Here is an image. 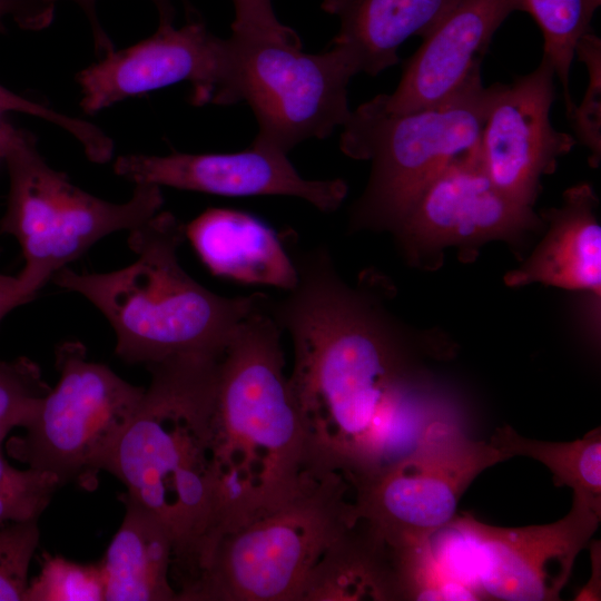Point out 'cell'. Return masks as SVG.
Instances as JSON below:
<instances>
[{"label": "cell", "mask_w": 601, "mask_h": 601, "mask_svg": "<svg viewBox=\"0 0 601 601\" xmlns=\"http://www.w3.org/2000/svg\"><path fill=\"white\" fill-rule=\"evenodd\" d=\"M292 258L297 283L283 298L268 297L267 311L293 341L288 380L312 469L353 484L459 413L376 296L341 278L327 247Z\"/></svg>", "instance_id": "6da1fadb"}, {"label": "cell", "mask_w": 601, "mask_h": 601, "mask_svg": "<svg viewBox=\"0 0 601 601\" xmlns=\"http://www.w3.org/2000/svg\"><path fill=\"white\" fill-rule=\"evenodd\" d=\"M219 359L183 356L147 367L150 384L106 469L168 531L178 601L223 535L214 420Z\"/></svg>", "instance_id": "7a4b0ae2"}, {"label": "cell", "mask_w": 601, "mask_h": 601, "mask_svg": "<svg viewBox=\"0 0 601 601\" xmlns=\"http://www.w3.org/2000/svg\"><path fill=\"white\" fill-rule=\"evenodd\" d=\"M259 308L218 363L214 420L223 536L282 506L315 475L305 424L285 375L282 329Z\"/></svg>", "instance_id": "3957f363"}, {"label": "cell", "mask_w": 601, "mask_h": 601, "mask_svg": "<svg viewBox=\"0 0 601 601\" xmlns=\"http://www.w3.org/2000/svg\"><path fill=\"white\" fill-rule=\"evenodd\" d=\"M185 225L160 210L129 231L136 259L105 273L65 267L51 282L88 299L116 335V355L149 367L183 356L220 357L238 325L259 308L264 294L225 297L181 267Z\"/></svg>", "instance_id": "277c9868"}, {"label": "cell", "mask_w": 601, "mask_h": 601, "mask_svg": "<svg viewBox=\"0 0 601 601\" xmlns=\"http://www.w3.org/2000/svg\"><path fill=\"white\" fill-rule=\"evenodd\" d=\"M495 88L484 87L477 70L453 96L428 108L392 112L374 97L351 111L339 147L348 157L372 161L367 187L352 211L354 228L393 230L432 177L475 149Z\"/></svg>", "instance_id": "5b68a950"}, {"label": "cell", "mask_w": 601, "mask_h": 601, "mask_svg": "<svg viewBox=\"0 0 601 601\" xmlns=\"http://www.w3.org/2000/svg\"><path fill=\"white\" fill-rule=\"evenodd\" d=\"M0 158L9 176L0 233L18 242L24 265L17 277L33 297L97 242L116 231L129 233L164 204L160 187L150 184L135 185L125 203L82 190L47 164L30 132L6 121L0 122Z\"/></svg>", "instance_id": "8992f818"}, {"label": "cell", "mask_w": 601, "mask_h": 601, "mask_svg": "<svg viewBox=\"0 0 601 601\" xmlns=\"http://www.w3.org/2000/svg\"><path fill=\"white\" fill-rule=\"evenodd\" d=\"M351 483L316 474L288 502L223 536L179 601H302L319 558L357 519Z\"/></svg>", "instance_id": "52a82bcc"}, {"label": "cell", "mask_w": 601, "mask_h": 601, "mask_svg": "<svg viewBox=\"0 0 601 601\" xmlns=\"http://www.w3.org/2000/svg\"><path fill=\"white\" fill-rule=\"evenodd\" d=\"M56 366V386L41 401L26 433L7 442V452L28 467L52 474L60 486L72 483L93 491L145 388L88 359L79 341L57 347Z\"/></svg>", "instance_id": "ba28073f"}, {"label": "cell", "mask_w": 601, "mask_h": 601, "mask_svg": "<svg viewBox=\"0 0 601 601\" xmlns=\"http://www.w3.org/2000/svg\"><path fill=\"white\" fill-rule=\"evenodd\" d=\"M228 42L223 105L250 107L258 125L253 144L287 155L347 121V86L359 70L346 48L331 45L322 53H305L302 45L233 36Z\"/></svg>", "instance_id": "9c48e42d"}, {"label": "cell", "mask_w": 601, "mask_h": 601, "mask_svg": "<svg viewBox=\"0 0 601 601\" xmlns=\"http://www.w3.org/2000/svg\"><path fill=\"white\" fill-rule=\"evenodd\" d=\"M506 460L461 418L437 422L407 454L352 484L357 515L392 548L422 543L453 521L477 475Z\"/></svg>", "instance_id": "30bf717a"}, {"label": "cell", "mask_w": 601, "mask_h": 601, "mask_svg": "<svg viewBox=\"0 0 601 601\" xmlns=\"http://www.w3.org/2000/svg\"><path fill=\"white\" fill-rule=\"evenodd\" d=\"M600 519L601 510L573 493L570 511L550 524L501 528L463 513L449 525L459 533L481 600L554 601Z\"/></svg>", "instance_id": "8fae6325"}, {"label": "cell", "mask_w": 601, "mask_h": 601, "mask_svg": "<svg viewBox=\"0 0 601 601\" xmlns=\"http://www.w3.org/2000/svg\"><path fill=\"white\" fill-rule=\"evenodd\" d=\"M229 63L228 38L208 30L193 8L187 21H159L150 37L112 49L76 75L80 107L96 114L128 98L180 82L193 86V102L221 105Z\"/></svg>", "instance_id": "7c38bea8"}, {"label": "cell", "mask_w": 601, "mask_h": 601, "mask_svg": "<svg viewBox=\"0 0 601 601\" xmlns=\"http://www.w3.org/2000/svg\"><path fill=\"white\" fill-rule=\"evenodd\" d=\"M540 224L532 207L512 200L492 183L476 147L421 188L393 231L408 253H420L516 238Z\"/></svg>", "instance_id": "4fadbf2b"}, {"label": "cell", "mask_w": 601, "mask_h": 601, "mask_svg": "<svg viewBox=\"0 0 601 601\" xmlns=\"http://www.w3.org/2000/svg\"><path fill=\"white\" fill-rule=\"evenodd\" d=\"M555 72L542 57L530 73L510 85L496 83L477 145L492 183L512 200L533 207L542 176L551 174L577 139L554 129L550 110Z\"/></svg>", "instance_id": "5bb4252c"}, {"label": "cell", "mask_w": 601, "mask_h": 601, "mask_svg": "<svg viewBox=\"0 0 601 601\" xmlns=\"http://www.w3.org/2000/svg\"><path fill=\"white\" fill-rule=\"evenodd\" d=\"M114 171L135 185L150 184L219 196H290L318 210H336L347 194L342 179L308 180L287 155L255 144L228 154H127L114 162Z\"/></svg>", "instance_id": "9a60e30c"}, {"label": "cell", "mask_w": 601, "mask_h": 601, "mask_svg": "<svg viewBox=\"0 0 601 601\" xmlns=\"http://www.w3.org/2000/svg\"><path fill=\"white\" fill-rule=\"evenodd\" d=\"M514 11H523L522 0H459L408 59L395 91L376 96L382 106L408 112L449 99L481 70L493 35Z\"/></svg>", "instance_id": "2e32d148"}, {"label": "cell", "mask_w": 601, "mask_h": 601, "mask_svg": "<svg viewBox=\"0 0 601 601\" xmlns=\"http://www.w3.org/2000/svg\"><path fill=\"white\" fill-rule=\"evenodd\" d=\"M185 237L213 275L285 292L297 283L287 247L272 227L252 214L208 208L185 225Z\"/></svg>", "instance_id": "e0dca14e"}, {"label": "cell", "mask_w": 601, "mask_h": 601, "mask_svg": "<svg viewBox=\"0 0 601 601\" xmlns=\"http://www.w3.org/2000/svg\"><path fill=\"white\" fill-rule=\"evenodd\" d=\"M598 198L588 184L569 188L560 207L543 215L545 237L528 260L509 273L510 286L542 283L566 289L601 290V227Z\"/></svg>", "instance_id": "ac0fdd59"}, {"label": "cell", "mask_w": 601, "mask_h": 601, "mask_svg": "<svg viewBox=\"0 0 601 601\" xmlns=\"http://www.w3.org/2000/svg\"><path fill=\"white\" fill-rule=\"evenodd\" d=\"M459 0H324L322 9L339 19L331 45L346 48L359 72L376 76L398 62L410 37L426 38Z\"/></svg>", "instance_id": "d6986e66"}, {"label": "cell", "mask_w": 601, "mask_h": 601, "mask_svg": "<svg viewBox=\"0 0 601 601\" xmlns=\"http://www.w3.org/2000/svg\"><path fill=\"white\" fill-rule=\"evenodd\" d=\"M126 513L99 561L105 601H178L171 580L174 548L164 524L121 495Z\"/></svg>", "instance_id": "ffe728a7"}, {"label": "cell", "mask_w": 601, "mask_h": 601, "mask_svg": "<svg viewBox=\"0 0 601 601\" xmlns=\"http://www.w3.org/2000/svg\"><path fill=\"white\" fill-rule=\"evenodd\" d=\"M400 601L392 548L362 518L329 544L302 601Z\"/></svg>", "instance_id": "44dd1931"}, {"label": "cell", "mask_w": 601, "mask_h": 601, "mask_svg": "<svg viewBox=\"0 0 601 601\" xmlns=\"http://www.w3.org/2000/svg\"><path fill=\"white\" fill-rule=\"evenodd\" d=\"M489 442L509 459L526 456L544 464L556 486H569L601 510V430L593 428L571 442L523 437L513 427H497Z\"/></svg>", "instance_id": "7402d4cb"}, {"label": "cell", "mask_w": 601, "mask_h": 601, "mask_svg": "<svg viewBox=\"0 0 601 601\" xmlns=\"http://www.w3.org/2000/svg\"><path fill=\"white\" fill-rule=\"evenodd\" d=\"M523 11L532 16L543 36V57L552 65L563 87L568 116L574 104L569 91V76L579 39L590 31L584 0H522Z\"/></svg>", "instance_id": "603a6c76"}, {"label": "cell", "mask_w": 601, "mask_h": 601, "mask_svg": "<svg viewBox=\"0 0 601 601\" xmlns=\"http://www.w3.org/2000/svg\"><path fill=\"white\" fill-rule=\"evenodd\" d=\"M100 563H78L43 553L39 574L29 581L23 601H105Z\"/></svg>", "instance_id": "cb8c5ba5"}, {"label": "cell", "mask_w": 601, "mask_h": 601, "mask_svg": "<svg viewBox=\"0 0 601 601\" xmlns=\"http://www.w3.org/2000/svg\"><path fill=\"white\" fill-rule=\"evenodd\" d=\"M50 388L30 358L0 361V451L13 428L32 422Z\"/></svg>", "instance_id": "d4e9b609"}, {"label": "cell", "mask_w": 601, "mask_h": 601, "mask_svg": "<svg viewBox=\"0 0 601 601\" xmlns=\"http://www.w3.org/2000/svg\"><path fill=\"white\" fill-rule=\"evenodd\" d=\"M588 70V87L579 107H574L570 120L575 139L590 151V162L598 166L601 158V41L588 31L578 41L574 56Z\"/></svg>", "instance_id": "484cf974"}, {"label": "cell", "mask_w": 601, "mask_h": 601, "mask_svg": "<svg viewBox=\"0 0 601 601\" xmlns=\"http://www.w3.org/2000/svg\"><path fill=\"white\" fill-rule=\"evenodd\" d=\"M39 540L38 519L0 526V601H23Z\"/></svg>", "instance_id": "4316f807"}, {"label": "cell", "mask_w": 601, "mask_h": 601, "mask_svg": "<svg viewBox=\"0 0 601 601\" xmlns=\"http://www.w3.org/2000/svg\"><path fill=\"white\" fill-rule=\"evenodd\" d=\"M14 111L42 118L71 135L87 158L97 164L107 162L114 154L112 139L98 126L20 96L0 85V114Z\"/></svg>", "instance_id": "83f0119b"}, {"label": "cell", "mask_w": 601, "mask_h": 601, "mask_svg": "<svg viewBox=\"0 0 601 601\" xmlns=\"http://www.w3.org/2000/svg\"><path fill=\"white\" fill-rule=\"evenodd\" d=\"M233 37L302 45L297 33L277 19L270 0H233Z\"/></svg>", "instance_id": "f1b7e54d"}, {"label": "cell", "mask_w": 601, "mask_h": 601, "mask_svg": "<svg viewBox=\"0 0 601 601\" xmlns=\"http://www.w3.org/2000/svg\"><path fill=\"white\" fill-rule=\"evenodd\" d=\"M61 487L50 473L31 467L24 470L10 465L0 451V492L51 501L56 491Z\"/></svg>", "instance_id": "f546056e"}, {"label": "cell", "mask_w": 601, "mask_h": 601, "mask_svg": "<svg viewBox=\"0 0 601 601\" xmlns=\"http://www.w3.org/2000/svg\"><path fill=\"white\" fill-rule=\"evenodd\" d=\"M53 11L55 6L42 0H0V32L7 31V18L24 30H42L51 23Z\"/></svg>", "instance_id": "4dcf8cb0"}, {"label": "cell", "mask_w": 601, "mask_h": 601, "mask_svg": "<svg viewBox=\"0 0 601 601\" xmlns=\"http://www.w3.org/2000/svg\"><path fill=\"white\" fill-rule=\"evenodd\" d=\"M75 1L85 12L93 37L95 50L102 57L112 49H115L112 41L101 27L96 11V1L97 0H72ZM157 8L159 21H174L175 17V0H150Z\"/></svg>", "instance_id": "1f68e13d"}, {"label": "cell", "mask_w": 601, "mask_h": 601, "mask_svg": "<svg viewBox=\"0 0 601 601\" xmlns=\"http://www.w3.org/2000/svg\"><path fill=\"white\" fill-rule=\"evenodd\" d=\"M48 505L43 500L0 492V525L39 519Z\"/></svg>", "instance_id": "d6a6232c"}, {"label": "cell", "mask_w": 601, "mask_h": 601, "mask_svg": "<svg viewBox=\"0 0 601 601\" xmlns=\"http://www.w3.org/2000/svg\"><path fill=\"white\" fill-rule=\"evenodd\" d=\"M32 299L17 276L0 273V323L11 311Z\"/></svg>", "instance_id": "836d02e7"}, {"label": "cell", "mask_w": 601, "mask_h": 601, "mask_svg": "<svg viewBox=\"0 0 601 601\" xmlns=\"http://www.w3.org/2000/svg\"><path fill=\"white\" fill-rule=\"evenodd\" d=\"M590 543L591 577L574 598V600L579 601H595L601 599V544L600 541H592Z\"/></svg>", "instance_id": "e575fe53"}, {"label": "cell", "mask_w": 601, "mask_h": 601, "mask_svg": "<svg viewBox=\"0 0 601 601\" xmlns=\"http://www.w3.org/2000/svg\"><path fill=\"white\" fill-rule=\"evenodd\" d=\"M585 9L589 14V17L592 19V16L594 14L597 8L600 6L601 0H584Z\"/></svg>", "instance_id": "d590c367"}, {"label": "cell", "mask_w": 601, "mask_h": 601, "mask_svg": "<svg viewBox=\"0 0 601 601\" xmlns=\"http://www.w3.org/2000/svg\"><path fill=\"white\" fill-rule=\"evenodd\" d=\"M42 1H45V2H47V3H49V4L55 6V3H56L57 1H59V0H42Z\"/></svg>", "instance_id": "8d00e7d4"}]
</instances>
